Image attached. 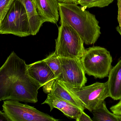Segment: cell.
<instances>
[{"label":"cell","instance_id":"cell-1","mask_svg":"<svg viewBox=\"0 0 121 121\" xmlns=\"http://www.w3.org/2000/svg\"><path fill=\"white\" fill-rule=\"evenodd\" d=\"M42 86L29 75L25 60L13 51L0 67V102L35 103Z\"/></svg>","mask_w":121,"mask_h":121},{"label":"cell","instance_id":"cell-2","mask_svg":"<svg viewBox=\"0 0 121 121\" xmlns=\"http://www.w3.org/2000/svg\"><path fill=\"white\" fill-rule=\"evenodd\" d=\"M60 23L72 27L87 45L95 44L101 34L95 15L75 3L59 2Z\"/></svg>","mask_w":121,"mask_h":121},{"label":"cell","instance_id":"cell-3","mask_svg":"<svg viewBox=\"0 0 121 121\" xmlns=\"http://www.w3.org/2000/svg\"><path fill=\"white\" fill-rule=\"evenodd\" d=\"M81 61L85 73L95 78L107 77L112 68V56L104 48L93 46L85 49Z\"/></svg>","mask_w":121,"mask_h":121},{"label":"cell","instance_id":"cell-4","mask_svg":"<svg viewBox=\"0 0 121 121\" xmlns=\"http://www.w3.org/2000/svg\"><path fill=\"white\" fill-rule=\"evenodd\" d=\"M60 24L55 40V54L60 57L80 59L85 49L82 39L70 26Z\"/></svg>","mask_w":121,"mask_h":121},{"label":"cell","instance_id":"cell-5","mask_svg":"<svg viewBox=\"0 0 121 121\" xmlns=\"http://www.w3.org/2000/svg\"><path fill=\"white\" fill-rule=\"evenodd\" d=\"M9 34L21 37L31 35L26 10L20 0H14L0 22V34Z\"/></svg>","mask_w":121,"mask_h":121},{"label":"cell","instance_id":"cell-6","mask_svg":"<svg viewBox=\"0 0 121 121\" xmlns=\"http://www.w3.org/2000/svg\"><path fill=\"white\" fill-rule=\"evenodd\" d=\"M60 81L81 102L85 109L91 112L100 106L105 99L110 96L107 81L96 82L81 87H73Z\"/></svg>","mask_w":121,"mask_h":121},{"label":"cell","instance_id":"cell-7","mask_svg":"<svg viewBox=\"0 0 121 121\" xmlns=\"http://www.w3.org/2000/svg\"><path fill=\"white\" fill-rule=\"evenodd\" d=\"M3 111L10 121H56L52 117L41 112L33 107L18 101L5 100Z\"/></svg>","mask_w":121,"mask_h":121},{"label":"cell","instance_id":"cell-8","mask_svg":"<svg viewBox=\"0 0 121 121\" xmlns=\"http://www.w3.org/2000/svg\"><path fill=\"white\" fill-rule=\"evenodd\" d=\"M61 72L56 79L74 87L84 86L87 81L81 58L59 57Z\"/></svg>","mask_w":121,"mask_h":121},{"label":"cell","instance_id":"cell-9","mask_svg":"<svg viewBox=\"0 0 121 121\" xmlns=\"http://www.w3.org/2000/svg\"><path fill=\"white\" fill-rule=\"evenodd\" d=\"M43 91L46 94H50L55 97L65 101L75 106L81 111L85 109L81 102L61 83L60 81L55 79L43 86Z\"/></svg>","mask_w":121,"mask_h":121},{"label":"cell","instance_id":"cell-10","mask_svg":"<svg viewBox=\"0 0 121 121\" xmlns=\"http://www.w3.org/2000/svg\"><path fill=\"white\" fill-rule=\"evenodd\" d=\"M37 12L44 22L56 24L59 20L57 0H33Z\"/></svg>","mask_w":121,"mask_h":121},{"label":"cell","instance_id":"cell-11","mask_svg":"<svg viewBox=\"0 0 121 121\" xmlns=\"http://www.w3.org/2000/svg\"><path fill=\"white\" fill-rule=\"evenodd\" d=\"M27 70L30 76L42 87L56 79L52 70L43 59L27 65Z\"/></svg>","mask_w":121,"mask_h":121},{"label":"cell","instance_id":"cell-12","mask_svg":"<svg viewBox=\"0 0 121 121\" xmlns=\"http://www.w3.org/2000/svg\"><path fill=\"white\" fill-rule=\"evenodd\" d=\"M47 104L50 107V111L57 108L65 116L78 121L82 111L79 108L65 101L58 99L48 94L47 97L42 104Z\"/></svg>","mask_w":121,"mask_h":121},{"label":"cell","instance_id":"cell-13","mask_svg":"<svg viewBox=\"0 0 121 121\" xmlns=\"http://www.w3.org/2000/svg\"><path fill=\"white\" fill-rule=\"evenodd\" d=\"M108 82L109 97L114 100L121 99V59L112 68Z\"/></svg>","mask_w":121,"mask_h":121},{"label":"cell","instance_id":"cell-14","mask_svg":"<svg viewBox=\"0 0 121 121\" xmlns=\"http://www.w3.org/2000/svg\"><path fill=\"white\" fill-rule=\"evenodd\" d=\"M20 0L23 4L26 10L30 35H35L38 32L44 22L38 13L33 0Z\"/></svg>","mask_w":121,"mask_h":121},{"label":"cell","instance_id":"cell-15","mask_svg":"<svg viewBox=\"0 0 121 121\" xmlns=\"http://www.w3.org/2000/svg\"><path fill=\"white\" fill-rule=\"evenodd\" d=\"M92 112L93 115V121H119L117 115L111 113L107 109L105 101Z\"/></svg>","mask_w":121,"mask_h":121},{"label":"cell","instance_id":"cell-16","mask_svg":"<svg viewBox=\"0 0 121 121\" xmlns=\"http://www.w3.org/2000/svg\"><path fill=\"white\" fill-rule=\"evenodd\" d=\"M43 60L52 70L57 79L61 72V65L59 57L54 52Z\"/></svg>","mask_w":121,"mask_h":121},{"label":"cell","instance_id":"cell-17","mask_svg":"<svg viewBox=\"0 0 121 121\" xmlns=\"http://www.w3.org/2000/svg\"><path fill=\"white\" fill-rule=\"evenodd\" d=\"M114 0H77V4H79L86 9L92 7L103 8L108 6Z\"/></svg>","mask_w":121,"mask_h":121},{"label":"cell","instance_id":"cell-18","mask_svg":"<svg viewBox=\"0 0 121 121\" xmlns=\"http://www.w3.org/2000/svg\"><path fill=\"white\" fill-rule=\"evenodd\" d=\"M14 0H0V22L5 18Z\"/></svg>","mask_w":121,"mask_h":121},{"label":"cell","instance_id":"cell-19","mask_svg":"<svg viewBox=\"0 0 121 121\" xmlns=\"http://www.w3.org/2000/svg\"><path fill=\"white\" fill-rule=\"evenodd\" d=\"M117 5L118 7V26L116 27V30L121 36V0H118Z\"/></svg>","mask_w":121,"mask_h":121},{"label":"cell","instance_id":"cell-20","mask_svg":"<svg viewBox=\"0 0 121 121\" xmlns=\"http://www.w3.org/2000/svg\"><path fill=\"white\" fill-rule=\"evenodd\" d=\"M110 110L115 115H121V99L117 104L112 106L110 108Z\"/></svg>","mask_w":121,"mask_h":121},{"label":"cell","instance_id":"cell-21","mask_svg":"<svg viewBox=\"0 0 121 121\" xmlns=\"http://www.w3.org/2000/svg\"><path fill=\"white\" fill-rule=\"evenodd\" d=\"M92 119L86 114L84 111H82L81 114L80 116L78 121H92Z\"/></svg>","mask_w":121,"mask_h":121},{"label":"cell","instance_id":"cell-22","mask_svg":"<svg viewBox=\"0 0 121 121\" xmlns=\"http://www.w3.org/2000/svg\"><path fill=\"white\" fill-rule=\"evenodd\" d=\"M0 121H10L5 114L0 111Z\"/></svg>","mask_w":121,"mask_h":121},{"label":"cell","instance_id":"cell-23","mask_svg":"<svg viewBox=\"0 0 121 121\" xmlns=\"http://www.w3.org/2000/svg\"><path fill=\"white\" fill-rule=\"evenodd\" d=\"M59 2L67 3H75L77 4V0H57Z\"/></svg>","mask_w":121,"mask_h":121},{"label":"cell","instance_id":"cell-24","mask_svg":"<svg viewBox=\"0 0 121 121\" xmlns=\"http://www.w3.org/2000/svg\"><path fill=\"white\" fill-rule=\"evenodd\" d=\"M117 116L118 119L119 121H121V115H117Z\"/></svg>","mask_w":121,"mask_h":121}]
</instances>
